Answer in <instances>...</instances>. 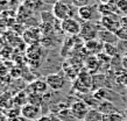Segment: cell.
Listing matches in <instances>:
<instances>
[{
	"mask_svg": "<svg viewBox=\"0 0 127 121\" xmlns=\"http://www.w3.org/2000/svg\"><path fill=\"white\" fill-rule=\"evenodd\" d=\"M53 14L55 15L56 20L64 21L66 19L73 18V11L71 9L70 5H68L65 1L57 0L53 6Z\"/></svg>",
	"mask_w": 127,
	"mask_h": 121,
	"instance_id": "1",
	"label": "cell"
},
{
	"mask_svg": "<svg viewBox=\"0 0 127 121\" xmlns=\"http://www.w3.org/2000/svg\"><path fill=\"white\" fill-rule=\"evenodd\" d=\"M61 29L66 35H79L82 29V24L75 18H70L64 21H61Z\"/></svg>",
	"mask_w": 127,
	"mask_h": 121,
	"instance_id": "2",
	"label": "cell"
},
{
	"mask_svg": "<svg viewBox=\"0 0 127 121\" xmlns=\"http://www.w3.org/2000/svg\"><path fill=\"white\" fill-rule=\"evenodd\" d=\"M98 33H99V29L97 28V26L91 21H86V22H83L82 24V29L79 35L85 42L86 41H90V40H95L98 37Z\"/></svg>",
	"mask_w": 127,
	"mask_h": 121,
	"instance_id": "3",
	"label": "cell"
},
{
	"mask_svg": "<svg viewBox=\"0 0 127 121\" xmlns=\"http://www.w3.org/2000/svg\"><path fill=\"white\" fill-rule=\"evenodd\" d=\"M46 82L49 86V89L54 91H60L64 87V84H65V78L63 73L61 72H56V73H50L47 76Z\"/></svg>",
	"mask_w": 127,
	"mask_h": 121,
	"instance_id": "4",
	"label": "cell"
},
{
	"mask_svg": "<svg viewBox=\"0 0 127 121\" xmlns=\"http://www.w3.org/2000/svg\"><path fill=\"white\" fill-rule=\"evenodd\" d=\"M21 115L26 118L28 121L39 120L40 118L42 117L41 115V107L27 102L26 105H23L21 107Z\"/></svg>",
	"mask_w": 127,
	"mask_h": 121,
	"instance_id": "5",
	"label": "cell"
},
{
	"mask_svg": "<svg viewBox=\"0 0 127 121\" xmlns=\"http://www.w3.org/2000/svg\"><path fill=\"white\" fill-rule=\"evenodd\" d=\"M97 8H98V6L95 4L79 7V8H77V15L79 16V19L83 20L84 22H86V21H92V20L95 19L96 13L99 12Z\"/></svg>",
	"mask_w": 127,
	"mask_h": 121,
	"instance_id": "6",
	"label": "cell"
},
{
	"mask_svg": "<svg viewBox=\"0 0 127 121\" xmlns=\"http://www.w3.org/2000/svg\"><path fill=\"white\" fill-rule=\"evenodd\" d=\"M70 109L72 112L73 117L76 118V120H84V118L86 117L89 109V106L86 102H84L83 100H77L75 101L72 105L70 106Z\"/></svg>",
	"mask_w": 127,
	"mask_h": 121,
	"instance_id": "7",
	"label": "cell"
},
{
	"mask_svg": "<svg viewBox=\"0 0 127 121\" xmlns=\"http://www.w3.org/2000/svg\"><path fill=\"white\" fill-rule=\"evenodd\" d=\"M84 47L91 55H96L97 56L100 52H103V50H104V43L101 42L99 39H95V40L86 41L84 43Z\"/></svg>",
	"mask_w": 127,
	"mask_h": 121,
	"instance_id": "8",
	"label": "cell"
},
{
	"mask_svg": "<svg viewBox=\"0 0 127 121\" xmlns=\"http://www.w3.org/2000/svg\"><path fill=\"white\" fill-rule=\"evenodd\" d=\"M98 39L103 43H113V44H116V42H118V35L116 33H113V31L107 30V29L99 30Z\"/></svg>",
	"mask_w": 127,
	"mask_h": 121,
	"instance_id": "9",
	"label": "cell"
},
{
	"mask_svg": "<svg viewBox=\"0 0 127 121\" xmlns=\"http://www.w3.org/2000/svg\"><path fill=\"white\" fill-rule=\"evenodd\" d=\"M29 89L32 90V92L39 93V94H41V96H43V94L47 92V90L49 89V86H48V84H47L46 80L36 79V80H34V82L29 85Z\"/></svg>",
	"mask_w": 127,
	"mask_h": 121,
	"instance_id": "10",
	"label": "cell"
},
{
	"mask_svg": "<svg viewBox=\"0 0 127 121\" xmlns=\"http://www.w3.org/2000/svg\"><path fill=\"white\" fill-rule=\"evenodd\" d=\"M101 24L107 30L117 31L119 29V22L117 19H111V16H103L101 18Z\"/></svg>",
	"mask_w": 127,
	"mask_h": 121,
	"instance_id": "11",
	"label": "cell"
},
{
	"mask_svg": "<svg viewBox=\"0 0 127 121\" xmlns=\"http://www.w3.org/2000/svg\"><path fill=\"white\" fill-rule=\"evenodd\" d=\"M98 111L101 112L104 114H112V113H118V108L113 105L112 101H101L99 104V107H98Z\"/></svg>",
	"mask_w": 127,
	"mask_h": 121,
	"instance_id": "12",
	"label": "cell"
},
{
	"mask_svg": "<svg viewBox=\"0 0 127 121\" xmlns=\"http://www.w3.org/2000/svg\"><path fill=\"white\" fill-rule=\"evenodd\" d=\"M85 65H86L89 71L96 72L99 69V65H100V61L98 58V56H95V55L89 56L88 58H86V61H85Z\"/></svg>",
	"mask_w": 127,
	"mask_h": 121,
	"instance_id": "13",
	"label": "cell"
},
{
	"mask_svg": "<svg viewBox=\"0 0 127 121\" xmlns=\"http://www.w3.org/2000/svg\"><path fill=\"white\" fill-rule=\"evenodd\" d=\"M0 107L5 109H9L14 107V97H12L8 92L1 94L0 96Z\"/></svg>",
	"mask_w": 127,
	"mask_h": 121,
	"instance_id": "14",
	"label": "cell"
},
{
	"mask_svg": "<svg viewBox=\"0 0 127 121\" xmlns=\"http://www.w3.org/2000/svg\"><path fill=\"white\" fill-rule=\"evenodd\" d=\"M28 94L26 91H21L19 93H16L14 96V105L15 106H20V108L23 105H26L28 102Z\"/></svg>",
	"mask_w": 127,
	"mask_h": 121,
	"instance_id": "15",
	"label": "cell"
},
{
	"mask_svg": "<svg viewBox=\"0 0 127 121\" xmlns=\"http://www.w3.org/2000/svg\"><path fill=\"white\" fill-rule=\"evenodd\" d=\"M103 52L107 55L108 57L113 58V57L118 56L119 49H118V47H117L116 44H113V43H104V50H103Z\"/></svg>",
	"mask_w": 127,
	"mask_h": 121,
	"instance_id": "16",
	"label": "cell"
},
{
	"mask_svg": "<svg viewBox=\"0 0 127 121\" xmlns=\"http://www.w3.org/2000/svg\"><path fill=\"white\" fill-rule=\"evenodd\" d=\"M103 117L104 114L98 109H90L83 121H103Z\"/></svg>",
	"mask_w": 127,
	"mask_h": 121,
	"instance_id": "17",
	"label": "cell"
},
{
	"mask_svg": "<svg viewBox=\"0 0 127 121\" xmlns=\"http://www.w3.org/2000/svg\"><path fill=\"white\" fill-rule=\"evenodd\" d=\"M28 102L29 104H33L35 106H39V107H42L43 104V96L39 93H34V92H31L28 94Z\"/></svg>",
	"mask_w": 127,
	"mask_h": 121,
	"instance_id": "18",
	"label": "cell"
},
{
	"mask_svg": "<svg viewBox=\"0 0 127 121\" xmlns=\"http://www.w3.org/2000/svg\"><path fill=\"white\" fill-rule=\"evenodd\" d=\"M25 6L31 11H39L43 6V0H26Z\"/></svg>",
	"mask_w": 127,
	"mask_h": 121,
	"instance_id": "19",
	"label": "cell"
},
{
	"mask_svg": "<svg viewBox=\"0 0 127 121\" xmlns=\"http://www.w3.org/2000/svg\"><path fill=\"white\" fill-rule=\"evenodd\" d=\"M103 121H124L121 114L118 113H112V114H105L103 117Z\"/></svg>",
	"mask_w": 127,
	"mask_h": 121,
	"instance_id": "20",
	"label": "cell"
},
{
	"mask_svg": "<svg viewBox=\"0 0 127 121\" xmlns=\"http://www.w3.org/2000/svg\"><path fill=\"white\" fill-rule=\"evenodd\" d=\"M71 4L76 8L83 7V6H88V5H93L92 0H71Z\"/></svg>",
	"mask_w": 127,
	"mask_h": 121,
	"instance_id": "21",
	"label": "cell"
},
{
	"mask_svg": "<svg viewBox=\"0 0 127 121\" xmlns=\"http://www.w3.org/2000/svg\"><path fill=\"white\" fill-rule=\"evenodd\" d=\"M117 7L123 12H127V0H119L117 2Z\"/></svg>",
	"mask_w": 127,
	"mask_h": 121,
	"instance_id": "22",
	"label": "cell"
},
{
	"mask_svg": "<svg viewBox=\"0 0 127 121\" xmlns=\"http://www.w3.org/2000/svg\"><path fill=\"white\" fill-rule=\"evenodd\" d=\"M8 121H28V120L25 117H22V115H18V117H15V118L8 119Z\"/></svg>",
	"mask_w": 127,
	"mask_h": 121,
	"instance_id": "23",
	"label": "cell"
},
{
	"mask_svg": "<svg viewBox=\"0 0 127 121\" xmlns=\"http://www.w3.org/2000/svg\"><path fill=\"white\" fill-rule=\"evenodd\" d=\"M121 67H123L124 69L127 71V56L123 57V59H121Z\"/></svg>",
	"mask_w": 127,
	"mask_h": 121,
	"instance_id": "24",
	"label": "cell"
},
{
	"mask_svg": "<svg viewBox=\"0 0 127 121\" xmlns=\"http://www.w3.org/2000/svg\"><path fill=\"white\" fill-rule=\"evenodd\" d=\"M100 4H111L113 1H117V0H99Z\"/></svg>",
	"mask_w": 127,
	"mask_h": 121,
	"instance_id": "25",
	"label": "cell"
},
{
	"mask_svg": "<svg viewBox=\"0 0 127 121\" xmlns=\"http://www.w3.org/2000/svg\"><path fill=\"white\" fill-rule=\"evenodd\" d=\"M125 56H127V51H126V52H125Z\"/></svg>",
	"mask_w": 127,
	"mask_h": 121,
	"instance_id": "26",
	"label": "cell"
},
{
	"mask_svg": "<svg viewBox=\"0 0 127 121\" xmlns=\"http://www.w3.org/2000/svg\"><path fill=\"white\" fill-rule=\"evenodd\" d=\"M33 121H39V120H33Z\"/></svg>",
	"mask_w": 127,
	"mask_h": 121,
	"instance_id": "27",
	"label": "cell"
},
{
	"mask_svg": "<svg viewBox=\"0 0 127 121\" xmlns=\"http://www.w3.org/2000/svg\"><path fill=\"white\" fill-rule=\"evenodd\" d=\"M61 1H64V0H61Z\"/></svg>",
	"mask_w": 127,
	"mask_h": 121,
	"instance_id": "28",
	"label": "cell"
},
{
	"mask_svg": "<svg viewBox=\"0 0 127 121\" xmlns=\"http://www.w3.org/2000/svg\"><path fill=\"white\" fill-rule=\"evenodd\" d=\"M0 121H2V120H0Z\"/></svg>",
	"mask_w": 127,
	"mask_h": 121,
	"instance_id": "29",
	"label": "cell"
},
{
	"mask_svg": "<svg viewBox=\"0 0 127 121\" xmlns=\"http://www.w3.org/2000/svg\"><path fill=\"white\" fill-rule=\"evenodd\" d=\"M58 121H61V120H58Z\"/></svg>",
	"mask_w": 127,
	"mask_h": 121,
	"instance_id": "30",
	"label": "cell"
}]
</instances>
